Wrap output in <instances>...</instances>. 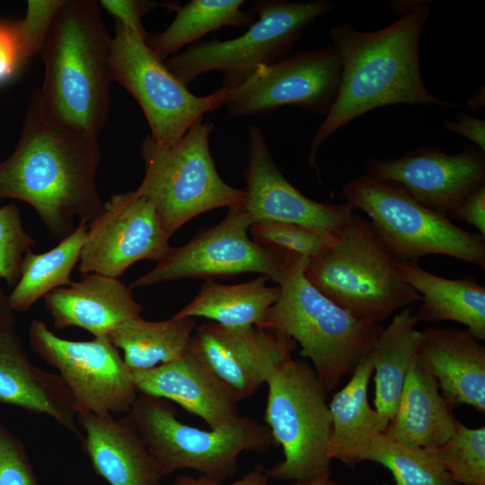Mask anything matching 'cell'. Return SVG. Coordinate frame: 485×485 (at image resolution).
<instances>
[{
	"label": "cell",
	"instance_id": "obj_1",
	"mask_svg": "<svg viewBox=\"0 0 485 485\" xmlns=\"http://www.w3.org/2000/svg\"><path fill=\"white\" fill-rule=\"evenodd\" d=\"M430 4L423 0L413 11L377 31H358L348 23L330 28L342 70L336 100L310 144L308 163L318 174L316 156L321 146L337 130L372 110L398 104L461 106L436 98L422 78L419 41Z\"/></svg>",
	"mask_w": 485,
	"mask_h": 485
},
{
	"label": "cell",
	"instance_id": "obj_2",
	"mask_svg": "<svg viewBox=\"0 0 485 485\" xmlns=\"http://www.w3.org/2000/svg\"><path fill=\"white\" fill-rule=\"evenodd\" d=\"M100 161L98 137L49 121L31 100L19 141L0 163V200L29 204L49 235L62 240L75 221L88 225L103 207Z\"/></svg>",
	"mask_w": 485,
	"mask_h": 485
},
{
	"label": "cell",
	"instance_id": "obj_3",
	"mask_svg": "<svg viewBox=\"0 0 485 485\" xmlns=\"http://www.w3.org/2000/svg\"><path fill=\"white\" fill-rule=\"evenodd\" d=\"M111 39L94 0H65L40 49L42 85L32 98L49 121L98 137L110 107Z\"/></svg>",
	"mask_w": 485,
	"mask_h": 485
},
{
	"label": "cell",
	"instance_id": "obj_4",
	"mask_svg": "<svg viewBox=\"0 0 485 485\" xmlns=\"http://www.w3.org/2000/svg\"><path fill=\"white\" fill-rule=\"evenodd\" d=\"M309 260L301 256L295 261L260 327L279 331L298 343L301 355L311 360L331 392L371 352L383 327L354 317L315 289L304 276Z\"/></svg>",
	"mask_w": 485,
	"mask_h": 485
},
{
	"label": "cell",
	"instance_id": "obj_5",
	"mask_svg": "<svg viewBox=\"0 0 485 485\" xmlns=\"http://www.w3.org/2000/svg\"><path fill=\"white\" fill-rule=\"evenodd\" d=\"M338 237L304 269L306 279L322 295L354 317L376 322L421 300L401 279L368 221L354 213Z\"/></svg>",
	"mask_w": 485,
	"mask_h": 485
},
{
	"label": "cell",
	"instance_id": "obj_6",
	"mask_svg": "<svg viewBox=\"0 0 485 485\" xmlns=\"http://www.w3.org/2000/svg\"><path fill=\"white\" fill-rule=\"evenodd\" d=\"M125 415L162 477L185 469L224 482L236 474L241 454L265 453L275 445L268 427L248 417L223 428L200 429L181 421L170 401L146 394L139 393Z\"/></svg>",
	"mask_w": 485,
	"mask_h": 485
},
{
	"label": "cell",
	"instance_id": "obj_7",
	"mask_svg": "<svg viewBox=\"0 0 485 485\" xmlns=\"http://www.w3.org/2000/svg\"><path fill=\"white\" fill-rule=\"evenodd\" d=\"M256 20L239 37L197 42L164 59L184 84L211 71L223 75V87L241 85L260 66L276 63L293 49L304 31L331 12L330 0H255Z\"/></svg>",
	"mask_w": 485,
	"mask_h": 485
},
{
	"label": "cell",
	"instance_id": "obj_8",
	"mask_svg": "<svg viewBox=\"0 0 485 485\" xmlns=\"http://www.w3.org/2000/svg\"><path fill=\"white\" fill-rule=\"evenodd\" d=\"M213 128L202 118L171 146L149 136L142 141L145 174L136 190L154 205L169 237L198 215L244 200L243 190L227 184L216 170L209 146Z\"/></svg>",
	"mask_w": 485,
	"mask_h": 485
},
{
	"label": "cell",
	"instance_id": "obj_9",
	"mask_svg": "<svg viewBox=\"0 0 485 485\" xmlns=\"http://www.w3.org/2000/svg\"><path fill=\"white\" fill-rule=\"evenodd\" d=\"M264 419L284 458L266 469L269 478L310 482L330 473L332 422L328 392L315 371L289 359L269 377Z\"/></svg>",
	"mask_w": 485,
	"mask_h": 485
},
{
	"label": "cell",
	"instance_id": "obj_10",
	"mask_svg": "<svg viewBox=\"0 0 485 485\" xmlns=\"http://www.w3.org/2000/svg\"><path fill=\"white\" fill-rule=\"evenodd\" d=\"M354 209L365 212L377 238L397 262L441 254L485 269V235L465 231L424 207L397 184L366 174L342 188Z\"/></svg>",
	"mask_w": 485,
	"mask_h": 485
},
{
	"label": "cell",
	"instance_id": "obj_11",
	"mask_svg": "<svg viewBox=\"0 0 485 485\" xmlns=\"http://www.w3.org/2000/svg\"><path fill=\"white\" fill-rule=\"evenodd\" d=\"M110 71L112 81L137 101L150 128L149 137L161 146L179 142L205 113L224 106L231 93L222 87L208 95H195L146 39L117 22L111 39Z\"/></svg>",
	"mask_w": 485,
	"mask_h": 485
},
{
	"label": "cell",
	"instance_id": "obj_12",
	"mask_svg": "<svg viewBox=\"0 0 485 485\" xmlns=\"http://www.w3.org/2000/svg\"><path fill=\"white\" fill-rule=\"evenodd\" d=\"M241 203L228 207L220 223L201 230L181 246H172L154 269L131 283V287L242 273H258L281 285L301 256L251 239L248 233L252 222Z\"/></svg>",
	"mask_w": 485,
	"mask_h": 485
},
{
	"label": "cell",
	"instance_id": "obj_13",
	"mask_svg": "<svg viewBox=\"0 0 485 485\" xmlns=\"http://www.w3.org/2000/svg\"><path fill=\"white\" fill-rule=\"evenodd\" d=\"M29 345L55 368L68 388L76 414H126L138 396L132 371L108 337L70 340L52 332L41 320L29 326Z\"/></svg>",
	"mask_w": 485,
	"mask_h": 485
},
{
	"label": "cell",
	"instance_id": "obj_14",
	"mask_svg": "<svg viewBox=\"0 0 485 485\" xmlns=\"http://www.w3.org/2000/svg\"><path fill=\"white\" fill-rule=\"evenodd\" d=\"M341 59L333 45L259 66L231 90L225 107L231 117L260 116L283 106L327 115L339 93Z\"/></svg>",
	"mask_w": 485,
	"mask_h": 485
},
{
	"label": "cell",
	"instance_id": "obj_15",
	"mask_svg": "<svg viewBox=\"0 0 485 485\" xmlns=\"http://www.w3.org/2000/svg\"><path fill=\"white\" fill-rule=\"evenodd\" d=\"M170 238L151 200L136 190L114 194L88 224L79 270L119 278L139 260L160 261Z\"/></svg>",
	"mask_w": 485,
	"mask_h": 485
},
{
	"label": "cell",
	"instance_id": "obj_16",
	"mask_svg": "<svg viewBox=\"0 0 485 485\" xmlns=\"http://www.w3.org/2000/svg\"><path fill=\"white\" fill-rule=\"evenodd\" d=\"M366 172L399 185L424 207L452 220L464 198L484 185L485 154L474 146L455 154L422 146L399 157L372 158Z\"/></svg>",
	"mask_w": 485,
	"mask_h": 485
},
{
	"label": "cell",
	"instance_id": "obj_17",
	"mask_svg": "<svg viewBox=\"0 0 485 485\" xmlns=\"http://www.w3.org/2000/svg\"><path fill=\"white\" fill-rule=\"evenodd\" d=\"M296 345L292 338L273 329L230 328L208 322L196 326L190 349L242 401L293 358Z\"/></svg>",
	"mask_w": 485,
	"mask_h": 485
},
{
	"label": "cell",
	"instance_id": "obj_18",
	"mask_svg": "<svg viewBox=\"0 0 485 485\" xmlns=\"http://www.w3.org/2000/svg\"><path fill=\"white\" fill-rule=\"evenodd\" d=\"M242 207L252 224L275 221L298 224L340 234L354 208L346 203L315 201L295 189L277 165L260 128L248 129L247 165Z\"/></svg>",
	"mask_w": 485,
	"mask_h": 485
},
{
	"label": "cell",
	"instance_id": "obj_19",
	"mask_svg": "<svg viewBox=\"0 0 485 485\" xmlns=\"http://www.w3.org/2000/svg\"><path fill=\"white\" fill-rule=\"evenodd\" d=\"M132 375L138 393L173 401L211 429L230 426L241 417L239 399L191 349L173 361L132 371Z\"/></svg>",
	"mask_w": 485,
	"mask_h": 485
},
{
	"label": "cell",
	"instance_id": "obj_20",
	"mask_svg": "<svg viewBox=\"0 0 485 485\" xmlns=\"http://www.w3.org/2000/svg\"><path fill=\"white\" fill-rule=\"evenodd\" d=\"M0 404L48 416L80 439L83 436L63 379L30 360L15 327L0 331Z\"/></svg>",
	"mask_w": 485,
	"mask_h": 485
},
{
	"label": "cell",
	"instance_id": "obj_21",
	"mask_svg": "<svg viewBox=\"0 0 485 485\" xmlns=\"http://www.w3.org/2000/svg\"><path fill=\"white\" fill-rule=\"evenodd\" d=\"M82 446L95 473L110 485H159L162 475L134 425L124 414H76Z\"/></svg>",
	"mask_w": 485,
	"mask_h": 485
},
{
	"label": "cell",
	"instance_id": "obj_22",
	"mask_svg": "<svg viewBox=\"0 0 485 485\" xmlns=\"http://www.w3.org/2000/svg\"><path fill=\"white\" fill-rule=\"evenodd\" d=\"M417 353L447 402L485 411V346L468 329L419 331Z\"/></svg>",
	"mask_w": 485,
	"mask_h": 485
},
{
	"label": "cell",
	"instance_id": "obj_23",
	"mask_svg": "<svg viewBox=\"0 0 485 485\" xmlns=\"http://www.w3.org/2000/svg\"><path fill=\"white\" fill-rule=\"evenodd\" d=\"M43 301L56 329L77 327L93 338L107 337L143 312L130 287L118 278L97 273L84 274L79 281L51 291Z\"/></svg>",
	"mask_w": 485,
	"mask_h": 485
},
{
	"label": "cell",
	"instance_id": "obj_24",
	"mask_svg": "<svg viewBox=\"0 0 485 485\" xmlns=\"http://www.w3.org/2000/svg\"><path fill=\"white\" fill-rule=\"evenodd\" d=\"M452 408L417 353L407 373L395 415L384 433L409 447L436 448L454 433L457 419Z\"/></svg>",
	"mask_w": 485,
	"mask_h": 485
},
{
	"label": "cell",
	"instance_id": "obj_25",
	"mask_svg": "<svg viewBox=\"0 0 485 485\" xmlns=\"http://www.w3.org/2000/svg\"><path fill=\"white\" fill-rule=\"evenodd\" d=\"M373 372L368 353L360 360L348 384L328 402L332 422L329 457L351 468L364 461L373 439L384 433L390 423L387 417L369 404L367 388Z\"/></svg>",
	"mask_w": 485,
	"mask_h": 485
},
{
	"label": "cell",
	"instance_id": "obj_26",
	"mask_svg": "<svg viewBox=\"0 0 485 485\" xmlns=\"http://www.w3.org/2000/svg\"><path fill=\"white\" fill-rule=\"evenodd\" d=\"M395 265L401 279L421 296L422 304L415 312L419 322H460L479 340H485V287L474 276L449 279L414 262Z\"/></svg>",
	"mask_w": 485,
	"mask_h": 485
},
{
	"label": "cell",
	"instance_id": "obj_27",
	"mask_svg": "<svg viewBox=\"0 0 485 485\" xmlns=\"http://www.w3.org/2000/svg\"><path fill=\"white\" fill-rule=\"evenodd\" d=\"M269 278L235 285L205 279L198 293L172 316L204 317L225 327H260L267 313L279 298L278 285L268 286Z\"/></svg>",
	"mask_w": 485,
	"mask_h": 485
},
{
	"label": "cell",
	"instance_id": "obj_28",
	"mask_svg": "<svg viewBox=\"0 0 485 485\" xmlns=\"http://www.w3.org/2000/svg\"><path fill=\"white\" fill-rule=\"evenodd\" d=\"M195 328L192 317L147 321L140 315L125 321L107 337L123 351L122 357L130 370H146L189 352Z\"/></svg>",
	"mask_w": 485,
	"mask_h": 485
},
{
	"label": "cell",
	"instance_id": "obj_29",
	"mask_svg": "<svg viewBox=\"0 0 485 485\" xmlns=\"http://www.w3.org/2000/svg\"><path fill=\"white\" fill-rule=\"evenodd\" d=\"M418 322L413 308H402L382 329L370 352L375 370V407L390 420L395 415L407 373L418 352Z\"/></svg>",
	"mask_w": 485,
	"mask_h": 485
},
{
	"label": "cell",
	"instance_id": "obj_30",
	"mask_svg": "<svg viewBox=\"0 0 485 485\" xmlns=\"http://www.w3.org/2000/svg\"><path fill=\"white\" fill-rule=\"evenodd\" d=\"M243 0H190L176 5V16L160 32L148 34V46L163 59L197 43L211 31L225 26H250L256 20L253 10H242Z\"/></svg>",
	"mask_w": 485,
	"mask_h": 485
},
{
	"label": "cell",
	"instance_id": "obj_31",
	"mask_svg": "<svg viewBox=\"0 0 485 485\" xmlns=\"http://www.w3.org/2000/svg\"><path fill=\"white\" fill-rule=\"evenodd\" d=\"M88 225L79 223L75 231L43 253L31 249L23 255L21 276L8 295L14 312L28 311L51 291L72 283L71 273L79 262Z\"/></svg>",
	"mask_w": 485,
	"mask_h": 485
},
{
	"label": "cell",
	"instance_id": "obj_32",
	"mask_svg": "<svg viewBox=\"0 0 485 485\" xmlns=\"http://www.w3.org/2000/svg\"><path fill=\"white\" fill-rule=\"evenodd\" d=\"M364 461L375 462L390 470L395 485H458L433 449L406 446L385 433L373 439Z\"/></svg>",
	"mask_w": 485,
	"mask_h": 485
},
{
	"label": "cell",
	"instance_id": "obj_33",
	"mask_svg": "<svg viewBox=\"0 0 485 485\" xmlns=\"http://www.w3.org/2000/svg\"><path fill=\"white\" fill-rule=\"evenodd\" d=\"M434 453L458 485H485V427L470 428L458 419L453 435Z\"/></svg>",
	"mask_w": 485,
	"mask_h": 485
},
{
	"label": "cell",
	"instance_id": "obj_34",
	"mask_svg": "<svg viewBox=\"0 0 485 485\" xmlns=\"http://www.w3.org/2000/svg\"><path fill=\"white\" fill-rule=\"evenodd\" d=\"M257 242L289 253L313 259L338 242V235L298 224L263 221L251 225Z\"/></svg>",
	"mask_w": 485,
	"mask_h": 485
},
{
	"label": "cell",
	"instance_id": "obj_35",
	"mask_svg": "<svg viewBox=\"0 0 485 485\" xmlns=\"http://www.w3.org/2000/svg\"><path fill=\"white\" fill-rule=\"evenodd\" d=\"M36 243L23 228L20 210L14 203L0 207V279L13 287L21 276L25 252Z\"/></svg>",
	"mask_w": 485,
	"mask_h": 485
},
{
	"label": "cell",
	"instance_id": "obj_36",
	"mask_svg": "<svg viewBox=\"0 0 485 485\" xmlns=\"http://www.w3.org/2000/svg\"><path fill=\"white\" fill-rule=\"evenodd\" d=\"M65 0H30L23 19L15 22L23 56L40 52L52 22Z\"/></svg>",
	"mask_w": 485,
	"mask_h": 485
},
{
	"label": "cell",
	"instance_id": "obj_37",
	"mask_svg": "<svg viewBox=\"0 0 485 485\" xmlns=\"http://www.w3.org/2000/svg\"><path fill=\"white\" fill-rule=\"evenodd\" d=\"M0 485H41L24 445L2 421Z\"/></svg>",
	"mask_w": 485,
	"mask_h": 485
},
{
	"label": "cell",
	"instance_id": "obj_38",
	"mask_svg": "<svg viewBox=\"0 0 485 485\" xmlns=\"http://www.w3.org/2000/svg\"><path fill=\"white\" fill-rule=\"evenodd\" d=\"M26 62L15 22L0 20V86L10 83Z\"/></svg>",
	"mask_w": 485,
	"mask_h": 485
},
{
	"label": "cell",
	"instance_id": "obj_39",
	"mask_svg": "<svg viewBox=\"0 0 485 485\" xmlns=\"http://www.w3.org/2000/svg\"><path fill=\"white\" fill-rule=\"evenodd\" d=\"M100 3L115 17L117 22L147 39L148 33L142 23V17L154 5V3L139 0H101Z\"/></svg>",
	"mask_w": 485,
	"mask_h": 485
},
{
	"label": "cell",
	"instance_id": "obj_40",
	"mask_svg": "<svg viewBox=\"0 0 485 485\" xmlns=\"http://www.w3.org/2000/svg\"><path fill=\"white\" fill-rule=\"evenodd\" d=\"M452 219L467 222L476 227L481 235H485V184L464 198Z\"/></svg>",
	"mask_w": 485,
	"mask_h": 485
},
{
	"label": "cell",
	"instance_id": "obj_41",
	"mask_svg": "<svg viewBox=\"0 0 485 485\" xmlns=\"http://www.w3.org/2000/svg\"><path fill=\"white\" fill-rule=\"evenodd\" d=\"M445 128L461 135L475 144V146L485 151V121L467 113L457 114L454 119H445Z\"/></svg>",
	"mask_w": 485,
	"mask_h": 485
},
{
	"label": "cell",
	"instance_id": "obj_42",
	"mask_svg": "<svg viewBox=\"0 0 485 485\" xmlns=\"http://www.w3.org/2000/svg\"><path fill=\"white\" fill-rule=\"evenodd\" d=\"M269 478L266 472V468L261 464H257L240 479L228 484H224V482L202 475L193 477L190 475L181 474L177 475L172 483H160L159 485H269Z\"/></svg>",
	"mask_w": 485,
	"mask_h": 485
},
{
	"label": "cell",
	"instance_id": "obj_43",
	"mask_svg": "<svg viewBox=\"0 0 485 485\" xmlns=\"http://www.w3.org/2000/svg\"><path fill=\"white\" fill-rule=\"evenodd\" d=\"M17 321L13 311L10 307L8 295H6L0 286V331L16 327Z\"/></svg>",
	"mask_w": 485,
	"mask_h": 485
},
{
	"label": "cell",
	"instance_id": "obj_44",
	"mask_svg": "<svg viewBox=\"0 0 485 485\" xmlns=\"http://www.w3.org/2000/svg\"><path fill=\"white\" fill-rule=\"evenodd\" d=\"M423 0H399L389 1L387 6L390 10L401 15L408 13L417 8Z\"/></svg>",
	"mask_w": 485,
	"mask_h": 485
},
{
	"label": "cell",
	"instance_id": "obj_45",
	"mask_svg": "<svg viewBox=\"0 0 485 485\" xmlns=\"http://www.w3.org/2000/svg\"><path fill=\"white\" fill-rule=\"evenodd\" d=\"M485 104V90L484 85H480L473 90L470 97L467 99L465 105L471 110H479Z\"/></svg>",
	"mask_w": 485,
	"mask_h": 485
},
{
	"label": "cell",
	"instance_id": "obj_46",
	"mask_svg": "<svg viewBox=\"0 0 485 485\" xmlns=\"http://www.w3.org/2000/svg\"><path fill=\"white\" fill-rule=\"evenodd\" d=\"M292 485H341V484L331 479V473H329L310 482H305V483L294 482Z\"/></svg>",
	"mask_w": 485,
	"mask_h": 485
}]
</instances>
